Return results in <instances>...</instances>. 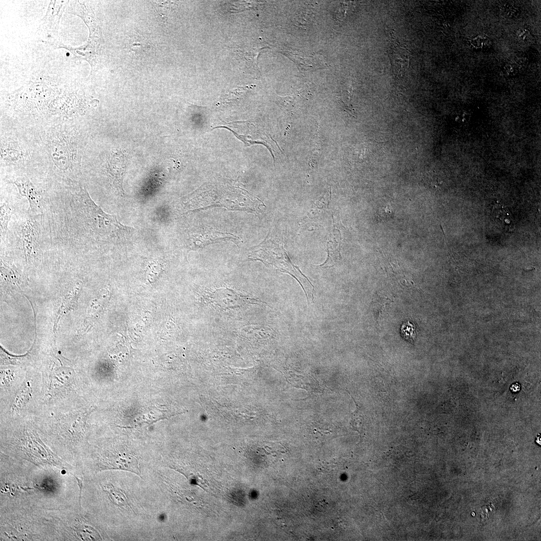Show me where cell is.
<instances>
[{"instance_id":"cell-8","label":"cell","mask_w":541,"mask_h":541,"mask_svg":"<svg viewBox=\"0 0 541 541\" xmlns=\"http://www.w3.org/2000/svg\"><path fill=\"white\" fill-rule=\"evenodd\" d=\"M13 212L12 208L6 202L1 205V236L4 238L6 235L8 226Z\"/></svg>"},{"instance_id":"cell-3","label":"cell","mask_w":541,"mask_h":541,"mask_svg":"<svg viewBox=\"0 0 541 541\" xmlns=\"http://www.w3.org/2000/svg\"><path fill=\"white\" fill-rule=\"evenodd\" d=\"M126 167L125 154L119 150L114 152L107 165V174L112 184L123 197L126 195L123 187V177Z\"/></svg>"},{"instance_id":"cell-10","label":"cell","mask_w":541,"mask_h":541,"mask_svg":"<svg viewBox=\"0 0 541 541\" xmlns=\"http://www.w3.org/2000/svg\"><path fill=\"white\" fill-rule=\"evenodd\" d=\"M401 334L406 340L413 343L416 335V328L414 324L409 321L402 324L401 328Z\"/></svg>"},{"instance_id":"cell-6","label":"cell","mask_w":541,"mask_h":541,"mask_svg":"<svg viewBox=\"0 0 541 541\" xmlns=\"http://www.w3.org/2000/svg\"><path fill=\"white\" fill-rule=\"evenodd\" d=\"M105 466L110 468L129 471L140 475V468L137 459L130 455H118L107 462Z\"/></svg>"},{"instance_id":"cell-2","label":"cell","mask_w":541,"mask_h":541,"mask_svg":"<svg viewBox=\"0 0 541 541\" xmlns=\"http://www.w3.org/2000/svg\"><path fill=\"white\" fill-rule=\"evenodd\" d=\"M211 302L223 309L236 308L249 304H258L261 301L228 288H220L210 297Z\"/></svg>"},{"instance_id":"cell-1","label":"cell","mask_w":541,"mask_h":541,"mask_svg":"<svg viewBox=\"0 0 541 541\" xmlns=\"http://www.w3.org/2000/svg\"><path fill=\"white\" fill-rule=\"evenodd\" d=\"M80 196L84 208L94 232L101 237L114 238L125 242L132 235L134 229L120 222L115 215L106 213L90 197L85 189Z\"/></svg>"},{"instance_id":"cell-11","label":"cell","mask_w":541,"mask_h":541,"mask_svg":"<svg viewBox=\"0 0 541 541\" xmlns=\"http://www.w3.org/2000/svg\"><path fill=\"white\" fill-rule=\"evenodd\" d=\"M520 389V385L518 383H513L510 387V389L512 392H517L519 391Z\"/></svg>"},{"instance_id":"cell-9","label":"cell","mask_w":541,"mask_h":541,"mask_svg":"<svg viewBox=\"0 0 541 541\" xmlns=\"http://www.w3.org/2000/svg\"><path fill=\"white\" fill-rule=\"evenodd\" d=\"M106 491L109 494L112 500L117 505L120 507H130L127 498L122 490L118 488H114L111 485L107 487Z\"/></svg>"},{"instance_id":"cell-7","label":"cell","mask_w":541,"mask_h":541,"mask_svg":"<svg viewBox=\"0 0 541 541\" xmlns=\"http://www.w3.org/2000/svg\"><path fill=\"white\" fill-rule=\"evenodd\" d=\"M509 211L503 207H494L492 214L497 222L506 230H511L512 223Z\"/></svg>"},{"instance_id":"cell-5","label":"cell","mask_w":541,"mask_h":541,"mask_svg":"<svg viewBox=\"0 0 541 541\" xmlns=\"http://www.w3.org/2000/svg\"><path fill=\"white\" fill-rule=\"evenodd\" d=\"M20 194L25 196L29 203V210L32 212L37 211L40 207L41 198L38 190L31 181L27 177L17 178L14 181Z\"/></svg>"},{"instance_id":"cell-4","label":"cell","mask_w":541,"mask_h":541,"mask_svg":"<svg viewBox=\"0 0 541 541\" xmlns=\"http://www.w3.org/2000/svg\"><path fill=\"white\" fill-rule=\"evenodd\" d=\"M37 224L32 218L26 219L21 229L22 250L27 259L38 248V231Z\"/></svg>"}]
</instances>
